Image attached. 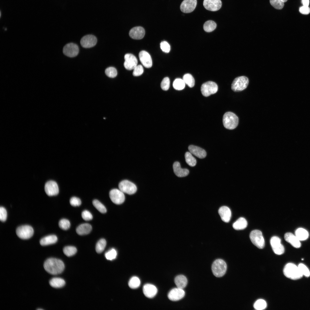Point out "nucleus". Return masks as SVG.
<instances>
[{
    "instance_id": "1",
    "label": "nucleus",
    "mask_w": 310,
    "mask_h": 310,
    "mask_svg": "<svg viewBox=\"0 0 310 310\" xmlns=\"http://www.w3.org/2000/svg\"><path fill=\"white\" fill-rule=\"evenodd\" d=\"M44 267L48 273L52 275H57L61 273L64 270L65 265L61 260L54 258L47 259L44 264Z\"/></svg>"
},
{
    "instance_id": "2",
    "label": "nucleus",
    "mask_w": 310,
    "mask_h": 310,
    "mask_svg": "<svg viewBox=\"0 0 310 310\" xmlns=\"http://www.w3.org/2000/svg\"><path fill=\"white\" fill-rule=\"evenodd\" d=\"M283 272L285 276L293 280L299 279L303 276L298 266L291 263L286 265L284 268Z\"/></svg>"
},
{
    "instance_id": "3",
    "label": "nucleus",
    "mask_w": 310,
    "mask_h": 310,
    "mask_svg": "<svg viewBox=\"0 0 310 310\" xmlns=\"http://www.w3.org/2000/svg\"><path fill=\"white\" fill-rule=\"evenodd\" d=\"M223 123L224 127L229 129L236 128L239 123V119L234 113L228 112L226 113L223 117Z\"/></svg>"
},
{
    "instance_id": "4",
    "label": "nucleus",
    "mask_w": 310,
    "mask_h": 310,
    "mask_svg": "<svg viewBox=\"0 0 310 310\" xmlns=\"http://www.w3.org/2000/svg\"><path fill=\"white\" fill-rule=\"evenodd\" d=\"M212 269L213 274L216 277H220L223 276L226 271L227 265L223 260L218 259L213 263Z\"/></svg>"
},
{
    "instance_id": "5",
    "label": "nucleus",
    "mask_w": 310,
    "mask_h": 310,
    "mask_svg": "<svg viewBox=\"0 0 310 310\" xmlns=\"http://www.w3.org/2000/svg\"><path fill=\"white\" fill-rule=\"evenodd\" d=\"M249 82L248 78L245 76L237 77L232 82L231 89L235 92L242 91L246 88Z\"/></svg>"
},
{
    "instance_id": "6",
    "label": "nucleus",
    "mask_w": 310,
    "mask_h": 310,
    "mask_svg": "<svg viewBox=\"0 0 310 310\" xmlns=\"http://www.w3.org/2000/svg\"><path fill=\"white\" fill-rule=\"evenodd\" d=\"M252 243L260 249H263L265 246V241L261 231L257 230H252L249 235Z\"/></svg>"
},
{
    "instance_id": "7",
    "label": "nucleus",
    "mask_w": 310,
    "mask_h": 310,
    "mask_svg": "<svg viewBox=\"0 0 310 310\" xmlns=\"http://www.w3.org/2000/svg\"><path fill=\"white\" fill-rule=\"evenodd\" d=\"M34 231L33 228L28 225L20 226L17 228L16 233L17 236L23 239L30 238L33 235Z\"/></svg>"
},
{
    "instance_id": "8",
    "label": "nucleus",
    "mask_w": 310,
    "mask_h": 310,
    "mask_svg": "<svg viewBox=\"0 0 310 310\" xmlns=\"http://www.w3.org/2000/svg\"><path fill=\"white\" fill-rule=\"evenodd\" d=\"M218 90L217 84L212 81H208L203 83L201 88L202 94L206 97L216 93Z\"/></svg>"
},
{
    "instance_id": "9",
    "label": "nucleus",
    "mask_w": 310,
    "mask_h": 310,
    "mask_svg": "<svg viewBox=\"0 0 310 310\" xmlns=\"http://www.w3.org/2000/svg\"><path fill=\"white\" fill-rule=\"evenodd\" d=\"M119 188L123 193L129 195L134 193L137 190V187L134 184L126 180H123L119 183Z\"/></svg>"
},
{
    "instance_id": "10",
    "label": "nucleus",
    "mask_w": 310,
    "mask_h": 310,
    "mask_svg": "<svg viewBox=\"0 0 310 310\" xmlns=\"http://www.w3.org/2000/svg\"><path fill=\"white\" fill-rule=\"evenodd\" d=\"M109 196L111 201L116 204L123 203L125 200L123 193L120 189H117L111 190L109 193Z\"/></svg>"
},
{
    "instance_id": "11",
    "label": "nucleus",
    "mask_w": 310,
    "mask_h": 310,
    "mask_svg": "<svg viewBox=\"0 0 310 310\" xmlns=\"http://www.w3.org/2000/svg\"><path fill=\"white\" fill-rule=\"evenodd\" d=\"M280 239L278 237L273 236L270 240V243L272 249L276 254L281 255L284 252V248L281 243Z\"/></svg>"
},
{
    "instance_id": "12",
    "label": "nucleus",
    "mask_w": 310,
    "mask_h": 310,
    "mask_svg": "<svg viewBox=\"0 0 310 310\" xmlns=\"http://www.w3.org/2000/svg\"><path fill=\"white\" fill-rule=\"evenodd\" d=\"M79 49L78 45L71 43L65 45L63 48V53L65 55L69 57H74L78 54Z\"/></svg>"
},
{
    "instance_id": "13",
    "label": "nucleus",
    "mask_w": 310,
    "mask_h": 310,
    "mask_svg": "<svg viewBox=\"0 0 310 310\" xmlns=\"http://www.w3.org/2000/svg\"><path fill=\"white\" fill-rule=\"evenodd\" d=\"M125 60L124 66L129 70L133 69L137 65V60L136 57L131 54L128 53L124 56Z\"/></svg>"
},
{
    "instance_id": "14",
    "label": "nucleus",
    "mask_w": 310,
    "mask_h": 310,
    "mask_svg": "<svg viewBox=\"0 0 310 310\" xmlns=\"http://www.w3.org/2000/svg\"><path fill=\"white\" fill-rule=\"evenodd\" d=\"M44 190L46 194L49 196L56 195L59 193L58 185L56 182L53 181H49L46 183Z\"/></svg>"
},
{
    "instance_id": "15",
    "label": "nucleus",
    "mask_w": 310,
    "mask_h": 310,
    "mask_svg": "<svg viewBox=\"0 0 310 310\" xmlns=\"http://www.w3.org/2000/svg\"><path fill=\"white\" fill-rule=\"evenodd\" d=\"M197 4V0H184L181 5L180 9L184 13H189L194 10Z\"/></svg>"
},
{
    "instance_id": "16",
    "label": "nucleus",
    "mask_w": 310,
    "mask_h": 310,
    "mask_svg": "<svg viewBox=\"0 0 310 310\" xmlns=\"http://www.w3.org/2000/svg\"><path fill=\"white\" fill-rule=\"evenodd\" d=\"M203 5L207 10L216 11L221 8L222 3L220 0H204Z\"/></svg>"
},
{
    "instance_id": "17",
    "label": "nucleus",
    "mask_w": 310,
    "mask_h": 310,
    "mask_svg": "<svg viewBox=\"0 0 310 310\" xmlns=\"http://www.w3.org/2000/svg\"><path fill=\"white\" fill-rule=\"evenodd\" d=\"M97 42V38L95 36L88 35L84 36L81 38L80 43L83 47L87 48L94 46Z\"/></svg>"
},
{
    "instance_id": "18",
    "label": "nucleus",
    "mask_w": 310,
    "mask_h": 310,
    "mask_svg": "<svg viewBox=\"0 0 310 310\" xmlns=\"http://www.w3.org/2000/svg\"><path fill=\"white\" fill-rule=\"evenodd\" d=\"M185 292L182 289L175 288L171 290L168 294V297L170 300L176 301L183 298L185 295Z\"/></svg>"
},
{
    "instance_id": "19",
    "label": "nucleus",
    "mask_w": 310,
    "mask_h": 310,
    "mask_svg": "<svg viewBox=\"0 0 310 310\" xmlns=\"http://www.w3.org/2000/svg\"><path fill=\"white\" fill-rule=\"evenodd\" d=\"M140 60L143 65L146 68H150L152 66V61L150 55L145 51H142L139 53Z\"/></svg>"
},
{
    "instance_id": "20",
    "label": "nucleus",
    "mask_w": 310,
    "mask_h": 310,
    "mask_svg": "<svg viewBox=\"0 0 310 310\" xmlns=\"http://www.w3.org/2000/svg\"><path fill=\"white\" fill-rule=\"evenodd\" d=\"M145 31L143 28L141 26H137L131 29L129 33L131 38L134 39H141L144 36Z\"/></svg>"
},
{
    "instance_id": "21",
    "label": "nucleus",
    "mask_w": 310,
    "mask_h": 310,
    "mask_svg": "<svg viewBox=\"0 0 310 310\" xmlns=\"http://www.w3.org/2000/svg\"><path fill=\"white\" fill-rule=\"evenodd\" d=\"M143 292L144 295L148 298L154 297L157 292V289L154 285L149 284H145L143 287Z\"/></svg>"
},
{
    "instance_id": "22",
    "label": "nucleus",
    "mask_w": 310,
    "mask_h": 310,
    "mask_svg": "<svg viewBox=\"0 0 310 310\" xmlns=\"http://www.w3.org/2000/svg\"><path fill=\"white\" fill-rule=\"evenodd\" d=\"M218 213L223 221L226 222H229L231 216V212L228 207L222 206L219 209Z\"/></svg>"
},
{
    "instance_id": "23",
    "label": "nucleus",
    "mask_w": 310,
    "mask_h": 310,
    "mask_svg": "<svg viewBox=\"0 0 310 310\" xmlns=\"http://www.w3.org/2000/svg\"><path fill=\"white\" fill-rule=\"evenodd\" d=\"M189 152L199 158H203L206 157V153L203 149L193 145H190L188 148Z\"/></svg>"
},
{
    "instance_id": "24",
    "label": "nucleus",
    "mask_w": 310,
    "mask_h": 310,
    "mask_svg": "<svg viewBox=\"0 0 310 310\" xmlns=\"http://www.w3.org/2000/svg\"><path fill=\"white\" fill-rule=\"evenodd\" d=\"M285 240L290 243L293 247L296 248H299L301 246L300 240L296 236L291 232H287L284 235Z\"/></svg>"
},
{
    "instance_id": "25",
    "label": "nucleus",
    "mask_w": 310,
    "mask_h": 310,
    "mask_svg": "<svg viewBox=\"0 0 310 310\" xmlns=\"http://www.w3.org/2000/svg\"><path fill=\"white\" fill-rule=\"evenodd\" d=\"M174 173L179 177H183L187 176L189 174V170L186 168H181L180 163L178 162H175L173 165Z\"/></svg>"
},
{
    "instance_id": "26",
    "label": "nucleus",
    "mask_w": 310,
    "mask_h": 310,
    "mask_svg": "<svg viewBox=\"0 0 310 310\" xmlns=\"http://www.w3.org/2000/svg\"><path fill=\"white\" fill-rule=\"evenodd\" d=\"M92 227L88 223H83L79 225L76 228L77 233L82 235L89 234L91 231Z\"/></svg>"
},
{
    "instance_id": "27",
    "label": "nucleus",
    "mask_w": 310,
    "mask_h": 310,
    "mask_svg": "<svg viewBox=\"0 0 310 310\" xmlns=\"http://www.w3.org/2000/svg\"><path fill=\"white\" fill-rule=\"evenodd\" d=\"M57 241V237L55 235L46 236L41 239L40 243L42 246H46L55 243Z\"/></svg>"
},
{
    "instance_id": "28",
    "label": "nucleus",
    "mask_w": 310,
    "mask_h": 310,
    "mask_svg": "<svg viewBox=\"0 0 310 310\" xmlns=\"http://www.w3.org/2000/svg\"><path fill=\"white\" fill-rule=\"evenodd\" d=\"M175 282L177 288L183 289L187 286V280L185 276L179 275L175 278Z\"/></svg>"
},
{
    "instance_id": "29",
    "label": "nucleus",
    "mask_w": 310,
    "mask_h": 310,
    "mask_svg": "<svg viewBox=\"0 0 310 310\" xmlns=\"http://www.w3.org/2000/svg\"><path fill=\"white\" fill-rule=\"evenodd\" d=\"M247 225L246 220L243 217H240L233 223L232 226L235 230H239L245 229Z\"/></svg>"
},
{
    "instance_id": "30",
    "label": "nucleus",
    "mask_w": 310,
    "mask_h": 310,
    "mask_svg": "<svg viewBox=\"0 0 310 310\" xmlns=\"http://www.w3.org/2000/svg\"><path fill=\"white\" fill-rule=\"evenodd\" d=\"M49 283L53 287L58 288L63 286L65 284V282L62 278L55 277L51 279L49 281Z\"/></svg>"
},
{
    "instance_id": "31",
    "label": "nucleus",
    "mask_w": 310,
    "mask_h": 310,
    "mask_svg": "<svg viewBox=\"0 0 310 310\" xmlns=\"http://www.w3.org/2000/svg\"><path fill=\"white\" fill-rule=\"evenodd\" d=\"M295 235L300 241H303L308 238L309 234L305 229L302 228H299L296 230Z\"/></svg>"
},
{
    "instance_id": "32",
    "label": "nucleus",
    "mask_w": 310,
    "mask_h": 310,
    "mask_svg": "<svg viewBox=\"0 0 310 310\" xmlns=\"http://www.w3.org/2000/svg\"><path fill=\"white\" fill-rule=\"evenodd\" d=\"M216 24L212 20H208L206 21L204 24L203 28L206 32H210L213 31L216 28Z\"/></svg>"
},
{
    "instance_id": "33",
    "label": "nucleus",
    "mask_w": 310,
    "mask_h": 310,
    "mask_svg": "<svg viewBox=\"0 0 310 310\" xmlns=\"http://www.w3.org/2000/svg\"><path fill=\"white\" fill-rule=\"evenodd\" d=\"M183 80L185 84L189 87L192 88L195 85V80L193 76L190 74H185L183 77Z\"/></svg>"
},
{
    "instance_id": "34",
    "label": "nucleus",
    "mask_w": 310,
    "mask_h": 310,
    "mask_svg": "<svg viewBox=\"0 0 310 310\" xmlns=\"http://www.w3.org/2000/svg\"><path fill=\"white\" fill-rule=\"evenodd\" d=\"M185 161L189 166H194L196 165V160L190 152H186L185 154Z\"/></svg>"
},
{
    "instance_id": "35",
    "label": "nucleus",
    "mask_w": 310,
    "mask_h": 310,
    "mask_svg": "<svg viewBox=\"0 0 310 310\" xmlns=\"http://www.w3.org/2000/svg\"><path fill=\"white\" fill-rule=\"evenodd\" d=\"M106 242L104 239H100L97 242L96 246V250L98 253H101L104 249L106 246Z\"/></svg>"
},
{
    "instance_id": "36",
    "label": "nucleus",
    "mask_w": 310,
    "mask_h": 310,
    "mask_svg": "<svg viewBox=\"0 0 310 310\" xmlns=\"http://www.w3.org/2000/svg\"><path fill=\"white\" fill-rule=\"evenodd\" d=\"M185 83L183 79L177 78L175 79L173 83L174 88L177 90H181L185 87Z\"/></svg>"
},
{
    "instance_id": "37",
    "label": "nucleus",
    "mask_w": 310,
    "mask_h": 310,
    "mask_svg": "<svg viewBox=\"0 0 310 310\" xmlns=\"http://www.w3.org/2000/svg\"><path fill=\"white\" fill-rule=\"evenodd\" d=\"M64 253L67 257H70L74 255L77 252L76 248L72 246L65 247L63 249Z\"/></svg>"
},
{
    "instance_id": "38",
    "label": "nucleus",
    "mask_w": 310,
    "mask_h": 310,
    "mask_svg": "<svg viewBox=\"0 0 310 310\" xmlns=\"http://www.w3.org/2000/svg\"><path fill=\"white\" fill-rule=\"evenodd\" d=\"M140 284V281L139 278L136 276L132 277L129 280L128 285L131 288L135 289L138 287Z\"/></svg>"
},
{
    "instance_id": "39",
    "label": "nucleus",
    "mask_w": 310,
    "mask_h": 310,
    "mask_svg": "<svg viewBox=\"0 0 310 310\" xmlns=\"http://www.w3.org/2000/svg\"><path fill=\"white\" fill-rule=\"evenodd\" d=\"M267 303L263 299H259L257 300L253 305L254 309L257 310H262L265 309L267 307Z\"/></svg>"
},
{
    "instance_id": "40",
    "label": "nucleus",
    "mask_w": 310,
    "mask_h": 310,
    "mask_svg": "<svg viewBox=\"0 0 310 310\" xmlns=\"http://www.w3.org/2000/svg\"><path fill=\"white\" fill-rule=\"evenodd\" d=\"M94 206L100 212L105 213L107 210L105 206L100 202L97 199H94L92 202Z\"/></svg>"
},
{
    "instance_id": "41",
    "label": "nucleus",
    "mask_w": 310,
    "mask_h": 310,
    "mask_svg": "<svg viewBox=\"0 0 310 310\" xmlns=\"http://www.w3.org/2000/svg\"><path fill=\"white\" fill-rule=\"evenodd\" d=\"M270 2L271 5L276 9H282L284 5L282 0H270Z\"/></svg>"
},
{
    "instance_id": "42",
    "label": "nucleus",
    "mask_w": 310,
    "mask_h": 310,
    "mask_svg": "<svg viewBox=\"0 0 310 310\" xmlns=\"http://www.w3.org/2000/svg\"><path fill=\"white\" fill-rule=\"evenodd\" d=\"M59 226L61 229L66 230L69 228L70 223L68 220L66 219H62L59 221Z\"/></svg>"
},
{
    "instance_id": "43",
    "label": "nucleus",
    "mask_w": 310,
    "mask_h": 310,
    "mask_svg": "<svg viewBox=\"0 0 310 310\" xmlns=\"http://www.w3.org/2000/svg\"><path fill=\"white\" fill-rule=\"evenodd\" d=\"M303 275L308 277L310 276V272L308 268L304 264H300L298 266Z\"/></svg>"
},
{
    "instance_id": "44",
    "label": "nucleus",
    "mask_w": 310,
    "mask_h": 310,
    "mask_svg": "<svg viewBox=\"0 0 310 310\" xmlns=\"http://www.w3.org/2000/svg\"><path fill=\"white\" fill-rule=\"evenodd\" d=\"M105 73L107 76L111 78H114L117 75V71L115 67H110L105 69Z\"/></svg>"
},
{
    "instance_id": "45",
    "label": "nucleus",
    "mask_w": 310,
    "mask_h": 310,
    "mask_svg": "<svg viewBox=\"0 0 310 310\" xmlns=\"http://www.w3.org/2000/svg\"><path fill=\"white\" fill-rule=\"evenodd\" d=\"M117 255V252L114 249H111L106 252L105 254L106 258L108 260H110L115 259Z\"/></svg>"
},
{
    "instance_id": "46",
    "label": "nucleus",
    "mask_w": 310,
    "mask_h": 310,
    "mask_svg": "<svg viewBox=\"0 0 310 310\" xmlns=\"http://www.w3.org/2000/svg\"><path fill=\"white\" fill-rule=\"evenodd\" d=\"M170 84V81L169 78L167 77L164 78L161 83V87L162 90L165 91L167 90L169 88Z\"/></svg>"
},
{
    "instance_id": "47",
    "label": "nucleus",
    "mask_w": 310,
    "mask_h": 310,
    "mask_svg": "<svg viewBox=\"0 0 310 310\" xmlns=\"http://www.w3.org/2000/svg\"><path fill=\"white\" fill-rule=\"evenodd\" d=\"M133 69V75L134 76H140L144 72V69L141 65H137Z\"/></svg>"
},
{
    "instance_id": "48",
    "label": "nucleus",
    "mask_w": 310,
    "mask_h": 310,
    "mask_svg": "<svg viewBox=\"0 0 310 310\" xmlns=\"http://www.w3.org/2000/svg\"><path fill=\"white\" fill-rule=\"evenodd\" d=\"M160 47L162 51L165 53H168L170 50V46L166 41H162L160 43Z\"/></svg>"
},
{
    "instance_id": "49",
    "label": "nucleus",
    "mask_w": 310,
    "mask_h": 310,
    "mask_svg": "<svg viewBox=\"0 0 310 310\" xmlns=\"http://www.w3.org/2000/svg\"><path fill=\"white\" fill-rule=\"evenodd\" d=\"M81 215L82 218L86 221L90 220H92L93 218L92 214L87 210L83 211Z\"/></svg>"
},
{
    "instance_id": "50",
    "label": "nucleus",
    "mask_w": 310,
    "mask_h": 310,
    "mask_svg": "<svg viewBox=\"0 0 310 310\" xmlns=\"http://www.w3.org/2000/svg\"><path fill=\"white\" fill-rule=\"evenodd\" d=\"M70 203L73 206H79L81 204V200L78 197H73L70 199Z\"/></svg>"
},
{
    "instance_id": "51",
    "label": "nucleus",
    "mask_w": 310,
    "mask_h": 310,
    "mask_svg": "<svg viewBox=\"0 0 310 310\" xmlns=\"http://www.w3.org/2000/svg\"><path fill=\"white\" fill-rule=\"evenodd\" d=\"M7 216V212L5 209L3 207L0 208V220L2 222L6 221Z\"/></svg>"
},
{
    "instance_id": "52",
    "label": "nucleus",
    "mask_w": 310,
    "mask_h": 310,
    "mask_svg": "<svg viewBox=\"0 0 310 310\" xmlns=\"http://www.w3.org/2000/svg\"><path fill=\"white\" fill-rule=\"evenodd\" d=\"M299 11L302 14L306 15L308 14L310 12V9L308 6H303L300 7Z\"/></svg>"
},
{
    "instance_id": "53",
    "label": "nucleus",
    "mask_w": 310,
    "mask_h": 310,
    "mask_svg": "<svg viewBox=\"0 0 310 310\" xmlns=\"http://www.w3.org/2000/svg\"><path fill=\"white\" fill-rule=\"evenodd\" d=\"M309 0H302L303 6L308 7L309 4Z\"/></svg>"
},
{
    "instance_id": "54",
    "label": "nucleus",
    "mask_w": 310,
    "mask_h": 310,
    "mask_svg": "<svg viewBox=\"0 0 310 310\" xmlns=\"http://www.w3.org/2000/svg\"><path fill=\"white\" fill-rule=\"evenodd\" d=\"M284 2H286L287 0H282Z\"/></svg>"
},
{
    "instance_id": "55",
    "label": "nucleus",
    "mask_w": 310,
    "mask_h": 310,
    "mask_svg": "<svg viewBox=\"0 0 310 310\" xmlns=\"http://www.w3.org/2000/svg\"><path fill=\"white\" fill-rule=\"evenodd\" d=\"M37 310H43V309H37Z\"/></svg>"
}]
</instances>
